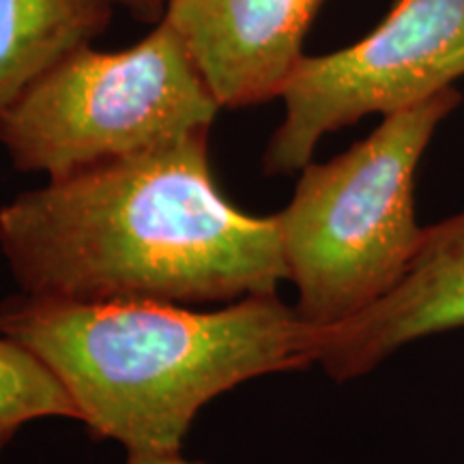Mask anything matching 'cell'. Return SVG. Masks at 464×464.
<instances>
[{"label": "cell", "instance_id": "6da1fadb", "mask_svg": "<svg viewBox=\"0 0 464 464\" xmlns=\"http://www.w3.org/2000/svg\"><path fill=\"white\" fill-rule=\"evenodd\" d=\"M0 249L22 293L89 304H232L288 280L277 216L226 200L208 131L24 191L0 208Z\"/></svg>", "mask_w": 464, "mask_h": 464}, {"label": "cell", "instance_id": "7a4b0ae2", "mask_svg": "<svg viewBox=\"0 0 464 464\" xmlns=\"http://www.w3.org/2000/svg\"><path fill=\"white\" fill-rule=\"evenodd\" d=\"M0 335L58 376L78 420L130 456L181 454L219 393L314 363L316 332L277 295L191 312L160 301H65L22 293L0 304Z\"/></svg>", "mask_w": 464, "mask_h": 464}, {"label": "cell", "instance_id": "3957f363", "mask_svg": "<svg viewBox=\"0 0 464 464\" xmlns=\"http://www.w3.org/2000/svg\"><path fill=\"white\" fill-rule=\"evenodd\" d=\"M462 103L451 89L381 125L338 158L310 161L276 213L295 312L314 332L372 307L398 286L421 246L415 179L439 125Z\"/></svg>", "mask_w": 464, "mask_h": 464}, {"label": "cell", "instance_id": "277c9868", "mask_svg": "<svg viewBox=\"0 0 464 464\" xmlns=\"http://www.w3.org/2000/svg\"><path fill=\"white\" fill-rule=\"evenodd\" d=\"M219 110L161 20L133 48L84 45L56 63L0 112V142L17 170L63 179L208 131Z\"/></svg>", "mask_w": 464, "mask_h": 464}, {"label": "cell", "instance_id": "5b68a950", "mask_svg": "<svg viewBox=\"0 0 464 464\" xmlns=\"http://www.w3.org/2000/svg\"><path fill=\"white\" fill-rule=\"evenodd\" d=\"M464 78V0H393L348 48L304 56L284 86V121L263 155L269 177L301 172L329 133L428 102Z\"/></svg>", "mask_w": 464, "mask_h": 464}, {"label": "cell", "instance_id": "8992f818", "mask_svg": "<svg viewBox=\"0 0 464 464\" xmlns=\"http://www.w3.org/2000/svg\"><path fill=\"white\" fill-rule=\"evenodd\" d=\"M327 0H166L164 17L219 108L282 95Z\"/></svg>", "mask_w": 464, "mask_h": 464}, {"label": "cell", "instance_id": "52a82bcc", "mask_svg": "<svg viewBox=\"0 0 464 464\" xmlns=\"http://www.w3.org/2000/svg\"><path fill=\"white\" fill-rule=\"evenodd\" d=\"M464 329V211L426 226L406 276L372 307L316 332L314 363L335 381L368 374L417 340Z\"/></svg>", "mask_w": 464, "mask_h": 464}, {"label": "cell", "instance_id": "ba28073f", "mask_svg": "<svg viewBox=\"0 0 464 464\" xmlns=\"http://www.w3.org/2000/svg\"><path fill=\"white\" fill-rule=\"evenodd\" d=\"M119 0H0V112L56 63L91 45Z\"/></svg>", "mask_w": 464, "mask_h": 464}, {"label": "cell", "instance_id": "9c48e42d", "mask_svg": "<svg viewBox=\"0 0 464 464\" xmlns=\"http://www.w3.org/2000/svg\"><path fill=\"white\" fill-rule=\"evenodd\" d=\"M78 420L72 396L42 359L20 342L0 335V451L28 421Z\"/></svg>", "mask_w": 464, "mask_h": 464}, {"label": "cell", "instance_id": "30bf717a", "mask_svg": "<svg viewBox=\"0 0 464 464\" xmlns=\"http://www.w3.org/2000/svg\"><path fill=\"white\" fill-rule=\"evenodd\" d=\"M131 11L138 20L144 22H161L166 9V0H119Z\"/></svg>", "mask_w": 464, "mask_h": 464}, {"label": "cell", "instance_id": "8fae6325", "mask_svg": "<svg viewBox=\"0 0 464 464\" xmlns=\"http://www.w3.org/2000/svg\"><path fill=\"white\" fill-rule=\"evenodd\" d=\"M127 464H205V462L185 460L181 454H172V456H130Z\"/></svg>", "mask_w": 464, "mask_h": 464}]
</instances>
